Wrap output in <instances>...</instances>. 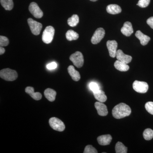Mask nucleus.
Here are the masks:
<instances>
[{
  "instance_id": "1",
  "label": "nucleus",
  "mask_w": 153,
  "mask_h": 153,
  "mask_svg": "<svg viewBox=\"0 0 153 153\" xmlns=\"http://www.w3.org/2000/svg\"><path fill=\"white\" fill-rule=\"evenodd\" d=\"M131 112V109L128 105L120 103L116 105L112 110L113 116L115 118L120 119L128 116Z\"/></svg>"
},
{
  "instance_id": "2",
  "label": "nucleus",
  "mask_w": 153,
  "mask_h": 153,
  "mask_svg": "<svg viewBox=\"0 0 153 153\" xmlns=\"http://www.w3.org/2000/svg\"><path fill=\"white\" fill-rule=\"evenodd\" d=\"M0 76L6 81H13L18 78V75L15 70L7 68L1 70Z\"/></svg>"
},
{
  "instance_id": "3",
  "label": "nucleus",
  "mask_w": 153,
  "mask_h": 153,
  "mask_svg": "<svg viewBox=\"0 0 153 153\" xmlns=\"http://www.w3.org/2000/svg\"><path fill=\"white\" fill-rule=\"evenodd\" d=\"M55 33V29L53 27L51 26H48L44 30L42 34V41L45 44H50L53 41Z\"/></svg>"
},
{
  "instance_id": "4",
  "label": "nucleus",
  "mask_w": 153,
  "mask_h": 153,
  "mask_svg": "<svg viewBox=\"0 0 153 153\" xmlns=\"http://www.w3.org/2000/svg\"><path fill=\"white\" fill-rule=\"evenodd\" d=\"M69 59L77 68H81L83 66L84 58L81 52L78 51L75 52L70 56Z\"/></svg>"
},
{
  "instance_id": "5",
  "label": "nucleus",
  "mask_w": 153,
  "mask_h": 153,
  "mask_svg": "<svg viewBox=\"0 0 153 153\" xmlns=\"http://www.w3.org/2000/svg\"><path fill=\"white\" fill-rule=\"evenodd\" d=\"M49 124L53 129L58 131H63L65 130L64 123L59 119L53 117L49 120Z\"/></svg>"
},
{
  "instance_id": "6",
  "label": "nucleus",
  "mask_w": 153,
  "mask_h": 153,
  "mask_svg": "<svg viewBox=\"0 0 153 153\" xmlns=\"http://www.w3.org/2000/svg\"><path fill=\"white\" fill-rule=\"evenodd\" d=\"M27 22L31 32L33 35L36 36L39 35L43 27L42 24L36 22L31 18H29L28 19Z\"/></svg>"
},
{
  "instance_id": "7",
  "label": "nucleus",
  "mask_w": 153,
  "mask_h": 153,
  "mask_svg": "<svg viewBox=\"0 0 153 153\" xmlns=\"http://www.w3.org/2000/svg\"><path fill=\"white\" fill-rule=\"evenodd\" d=\"M133 88L138 93H145L148 91L149 85L147 82L135 80L133 83Z\"/></svg>"
},
{
  "instance_id": "8",
  "label": "nucleus",
  "mask_w": 153,
  "mask_h": 153,
  "mask_svg": "<svg viewBox=\"0 0 153 153\" xmlns=\"http://www.w3.org/2000/svg\"><path fill=\"white\" fill-rule=\"evenodd\" d=\"M105 35V31L103 28H99L94 32L91 39L92 44H97L99 43L103 39Z\"/></svg>"
},
{
  "instance_id": "9",
  "label": "nucleus",
  "mask_w": 153,
  "mask_h": 153,
  "mask_svg": "<svg viewBox=\"0 0 153 153\" xmlns=\"http://www.w3.org/2000/svg\"><path fill=\"white\" fill-rule=\"evenodd\" d=\"M29 10L30 13L37 19H41L43 16V11L41 10L37 3H31L29 6Z\"/></svg>"
},
{
  "instance_id": "10",
  "label": "nucleus",
  "mask_w": 153,
  "mask_h": 153,
  "mask_svg": "<svg viewBox=\"0 0 153 153\" xmlns=\"http://www.w3.org/2000/svg\"><path fill=\"white\" fill-rule=\"evenodd\" d=\"M106 46L108 49L110 56L114 58L116 57L118 44L117 42L114 41H108L107 42Z\"/></svg>"
},
{
  "instance_id": "11",
  "label": "nucleus",
  "mask_w": 153,
  "mask_h": 153,
  "mask_svg": "<svg viewBox=\"0 0 153 153\" xmlns=\"http://www.w3.org/2000/svg\"><path fill=\"white\" fill-rule=\"evenodd\" d=\"M116 57L117 60H120L126 64L131 62L132 57L130 55H126L123 52L122 50L119 49L117 51L116 54Z\"/></svg>"
},
{
  "instance_id": "12",
  "label": "nucleus",
  "mask_w": 153,
  "mask_h": 153,
  "mask_svg": "<svg viewBox=\"0 0 153 153\" xmlns=\"http://www.w3.org/2000/svg\"><path fill=\"white\" fill-rule=\"evenodd\" d=\"M94 106L99 115L101 116H105L108 114L106 105L102 103V102H97L94 104Z\"/></svg>"
},
{
  "instance_id": "13",
  "label": "nucleus",
  "mask_w": 153,
  "mask_h": 153,
  "mask_svg": "<svg viewBox=\"0 0 153 153\" xmlns=\"http://www.w3.org/2000/svg\"><path fill=\"white\" fill-rule=\"evenodd\" d=\"M121 32L123 35L127 37L131 35L134 32L131 23L129 22H126L121 29Z\"/></svg>"
},
{
  "instance_id": "14",
  "label": "nucleus",
  "mask_w": 153,
  "mask_h": 153,
  "mask_svg": "<svg viewBox=\"0 0 153 153\" xmlns=\"http://www.w3.org/2000/svg\"><path fill=\"white\" fill-rule=\"evenodd\" d=\"M135 36L140 40L141 44L143 46L147 45L151 40V38L149 36L144 35L140 30L137 31Z\"/></svg>"
},
{
  "instance_id": "15",
  "label": "nucleus",
  "mask_w": 153,
  "mask_h": 153,
  "mask_svg": "<svg viewBox=\"0 0 153 153\" xmlns=\"http://www.w3.org/2000/svg\"><path fill=\"white\" fill-rule=\"evenodd\" d=\"M97 140L100 145L101 146H107L109 145L111 142L112 137L109 134L103 135L98 137Z\"/></svg>"
},
{
  "instance_id": "16",
  "label": "nucleus",
  "mask_w": 153,
  "mask_h": 153,
  "mask_svg": "<svg viewBox=\"0 0 153 153\" xmlns=\"http://www.w3.org/2000/svg\"><path fill=\"white\" fill-rule=\"evenodd\" d=\"M25 92L27 93L33 99L36 100H39L42 98V94L39 92H34V88L28 86L25 89Z\"/></svg>"
},
{
  "instance_id": "17",
  "label": "nucleus",
  "mask_w": 153,
  "mask_h": 153,
  "mask_svg": "<svg viewBox=\"0 0 153 153\" xmlns=\"http://www.w3.org/2000/svg\"><path fill=\"white\" fill-rule=\"evenodd\" d=\"M68 74L71 76L72 79L75 81H79L80 79V75L78 71L75 70L74 66H69L68 68Z\"/></svg>"
},
{
  "instance_id": "18",
  "label": "nucleus",
  "mask_w": 153,
  "mask_h": 153,
  "mask_svg": "<svg viewBox=\"0 0 153 153\" xmlns=\"http://www.w3.org/2000/svg\"><path fill=\"white\" fill-rule=\"evenodd\" d=\"M106 11L108 13L115 15L121 12V8L117 4H110L107 7Z\"/></svg>"
},
{
  "instance_id": "19",
  "label": "nucleus",
  "mask_w": 153,
  "mask_h": 153,
  "mask_svg": "<svg viewBox=\"0 0 153 153\" xmlns=\"http://www.w3.org/2000/svg\"><path fill=\"white\" fill-rule=\"evenodd\" d=\"M44 94L46 98L50 102H53L55 100L57 94L55 90L50 88L46 89L44 91Z\"/></svg>"
},
{
  "instance_id": "20",
  "label": "nucleus",
  "mask_w": 153,
  "mask_h": 153,
  "mask_svg": "<svg viewBox=\"0 0 153 153\" xmlns=\"http://www.w3.org/2000/svg\"><path fill=\"white\" fill-rule=\"evenodd\" d=\"M114 66L117 70L121 71H126L129 69V66L128 64L123 63L119 60H116L115 62Z\"/></svg>"
},
{
  "instance_id": "21",
  "label": "nucleus",
  "mask_w": 153,
  "mask_h": 153,
  "mask_svg": "<svg viewBox=\"0 0 153 153\" xmlns=\"http://www.w3.org/2000/svg\"><path fill=\"white\" fill-rule=\"evenodd\" d=\"M94 96L97 100L101 102H104L107 100V97L103 91L99 90L97 92H93Z\"/></svg>"
},
{
  "instance_id": "22",
  "label": "nucleus",
  "mask_w": 153,
  "mask_h": 153,
  "mask_svg": "<svg viewBox=\"0 0 153 153\" xmlns=\"http://www.w3.org/2000/svg\"><path fill=\"white\" fill-rule=\"evenodd\" d=\"M1 5L6 10H11L13 8V0H0Z\"/></svg>"
},
{
  "instance_id": "23",
  "label": "nucleus",
  "mask_w": 153,
  "mask_h": 153,
  "mask_svg": "<svg viewBox=\"0 0 153 153\" xmlns=\"http://www.w3.org/2000/svg\"><path fill=\"white\" fill-rule=\"evenodd\" d=\"M66 36L67 40L69 41L77 40L79 37V34L72 30H68L66 32Z\"/></svg>"
},
{
  "instance_id": "24",
  "label": "nucleus",
  "mask_w": 153,
  "mask_h": 153,
  "mask_svg": "<svg viewBox=\"0 0 153 153\" xmlns=\"http://www.w3.org/2000/svg\"><path fill=\"white\" fill-rule=\"evenodd\" d=\"M116 153H127L128 148L126 147L123 144L120 142H118L115 146Z\"/></svg>"
},
{
  "instance_id": "25",
  "label": "nucleus",
  "mask_w": 153,
  "mask_h": 153,
  "mask_svg": "<svg viewBox=\"0 0 153 153\" xmlns=\"http://www.w3.org/2000/svg\"><path fill=\"white\" fill-rule=\"evenodd\" d=\"M79 22V18L77 15H73L68 19L67 23L70 27H74L76 26Z\"/></svg>"
},
{
  "instance_id": "26",
  "label": "nucleus",
  "mask_w": 153,
  "mask_h": 153,
  "mask_svg": "<svg viewBox=\"0 0 153 153\" xmlns=\"http://www.w3.org/2000/svg\"><path fill=\"white\" fill-rule=\"evenodd\" d=\"M144 138L146 140H150L153 138V130L151 128L145 130L143 133Z\"/></svg>"
},
{
  "instance_id": "27",
  "label": "nucleus",
  "mask_w": 153,
  "mask_h": 153,
  "mask_svg": "<svg viewBox=\"0 0 153 153\" xmlns=\"http://www.w3.org/2000/svg\"><path fill=\"white\" fill-rule=\"evenodd\" d=\"M9 44V39L5 36H0V46L1 47H6Z\"/></svg>"
},
{
  "instance_id": "28",
  "label": "nucleus",
  "mask_w": 153,
  "mask_h": 153,
  "mask_svg": "<svg viewBox=\"0 0 153 153\" xmlns=\"http://www.w3.org/2000/svg\"><path fill=\"white\" fill-rule=\"evenodd\" d=\"M84 153H97V150L91 145H88L84 149Z\"/></svg>"
},
{
  "instance_id": "29",
  "label": "nucleus",
  "mask_w": 153,
  "mask_h": 153,
  "mask_svg": "<svg viewBox=\"0 0 153 153\" xmlns=\"http://www.w3.org/2000/svg\"><path fill=\"white\" fill-rule=\"evenodd\" d=\"M145 108L149 113L153 115V102H148L146 103Z\"/></svg>"
},
{
  "instance_id": "30",
  "label": "nucleus",
  "mask_w": 153,
  "mask_h": 153,
  "mask_svg": "<svg viewBox=\"0 0 153 153\" xmlns=\"http://www.w3.org/2000/svg\"><path fill=\"white\" fill-rule=\"evenodd\" d=\"M150 0H139L137 5H138L142 8L146 7L149 4Z\"/></svg>"
},
{
  "instance_id": "31",
  "label": "nucleus",
  "mask_w": 153,
  "mask_h": 153,
  "mask_svg": "<svg viewBox=\"0 0 153 153\" xmlns=\"http://www.w3.org/2000/svg\"><path fill=\"white\" fill-rule=\"evenodd\" d=\"M89 88L93 92H97L100 90L99 86L97 83H96L95 82H91L89 84Z\"/></svg>"
},
{
  "instance_id": "32",
  "label": "nucleus",
  "mask_w": 153,
  "mask_h": 153,
  "mask_svg": "<svg viewBox=\"0 0 153 153\" xmlns=\"http://www.w3.org/2000/svg\"><path fill=\"white\" fill-rule=\"evenodd\" d=\"M57 67V63L55 62H52V63H49L47 65V68L49 70H52L55 69Z\"/></svg>"
},
{
  "instance_id": "33",
  "label": "nucleus",
  "mask_w": 153,
  "mask_h": 153,
  "mask_svg": "<svg viewBox=\"0 0 153 153\" xmlns=\"http://www.w3.org/2000/svg\"><path fill=\"white\" fill-rule=\"evenodd\" d=\"M147 23L151 28L153 29V17H150L147 20Z\"/></svg>"
},
{
  "instance_id": "34",
  "label": "nucleus",
  "mask_w": 153,
  "mask_h": 153,
  "mask_svg": "<svg viewBox=\"0 0 153 153\" xmlns=\"http://www.w3.org/2000/svg\"><path fill=\"white\" fill-rule=\"evenodd\" d=\"M5 52V49L3 47H0V55H2L4 54Z\"/></svg>"
},
{
  "instance_id": "35",
  "label": "nucleus",
  "mask_w": 153,
  "mask_h": 153,
  "mask_svg": "<svg viewBox=\"0 0 153 153\" xmlns=\"http://www.w3.org/2000/svg\"><path fill=\"white\" fill-rule=\"evenodd\" d=\"M91 1H97V0H90Z\"/></svg>"
}]
</instances>
